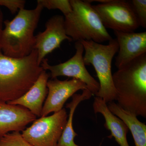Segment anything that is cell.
Here are the masks:
<instances>
[{"mask_svg":"<svg viewBox=\"0 0 146 146\" xmlns=\"http://www.w3.org/2000/svg\"><path fill=\"white\" fill-rule=\"evenodd\" d=\"M117 104L136 117L146 118V53L112 74Z\"/></svg>","mask_w":146,"mask_h":146,"instance_id":"6da1fadb","label":"cell"},{"mask_svg":"<svg viewBox=\"0 0 146 146\" xmlns=\"http://www.w3.org/2000/svg\"><path fill=\"white\" fill-rule=\"evenodd\" d=\"M44 70L35 49L27 56L14 58L0 49V101L8 102L22 96Z\"/></svg>","mask_w":146,"mask_h":146,"instance_id":"7a4b0ae2","label":"cell"},{"mask_svg":"<svg viewBox=\"0 0 146 146\" xmlns=\"http://www.w3.org/2000/svg\"><path fill=\"white\" fill-rule=\"evenodd\" d=\"M43 8L37 2L33 9H21L11 21H4L0 39V49L4 54L14 58L27 56L34 49V32Z\"/></svg>","mask_w":146,"mask_h":146,"instance_id":"3957f363","label":"cell"},{"mask_svg":"<svg viewBox=\"0 0 146 146\" xmlns=\"http://www.w3.org/2000/svg\"><path fill=\"white\" fill-rule=\"evenodd\" d=\"M70 1L72 10L64 18L66 34L72 41L91 40L101 44L112 39L98 14L87 0Z\"/></svg>","mask_w":146,"mask_h":146,"instance_id":"277c9868","label":"cell"},{"mask_svg":"<svg viewBox=\"0 0 146 146\" xmlns=\"http://www.w3.org/2000/svg\"><path fill=\"white\" fill-rule=\"evenodd\" d=\"M80 42L85 51L83 56L84 64L94 66L99 80L100 89L96 96L101 98L107 104L116 101L111 69L112 59L119 50L117 39L112 38L107 45L91 40Z\"/></svg>","mask_w":146,"mask_h":146,"instance_id":"5b68a950","label":"cell"},{"mask_svg":"<svg viewBox=\"0 0 146 146\" xmlns=\"http://www.w3.org/2000/svg\"><path fill=\"white\" fill-rule=\"evenodd\" d=\"M68 115L65 108L49 116L41 117L22 131V136L32 146H57Z\"/></svg>","mask_w":146,"mask_h":146,"instance_id":"8992f818","label":"cell"},{"mask_svg":"<svg viewBox=\"0 0 146 146\" xmlns=\"http://www.w3.org/2000/svg\"><path fill=\"white\" fill-rule=\"evenodd\" d=\"M92 7L106 28L114 31L131 33L140 27L129 1L110 0Z\"/></svg>","mask_w":146,"mask_h":146,"instance_id":"52a82bcc","label":"cell"},{"mask_svg":"<svg viewBox=\"0 0 146 146\" xmlns=\"http://www.w3.org/2000/svg\"><path fill=\"white\" fill-rule=\"evenodd\" d=\"M75 48V54L66 62L52 65L48 63L47 58H44L40 65L44 70L50 71L52 79L63 76L73 78L82 82L86 84L88 90L93 95L96 96L99 90V83L86 69L83 60L84 50L83 45L80 42H76Z\"/></svg>","mask_w":146,"mask_h":146,"instance_id":"ba28073f","label":"cell"},{"mask_svg":"<svg viewBox=\"0 0 146 146\" xmlns=\"http://www.w3.org/2000/svg\"><path fill=\"white\" fill-rule=\"evenodd\" d=\"M34 49L38 54V63L41 64L45 57L58 48L65 40L72 41L66 34L65 18L61 15H56L47 21L46 29L35 36Z\"/></svg>","mask_w":146,"mask_h":146,"instance_id":"9c48e42d","label":"cell"},{"mask_svg":"<svg viewBox=\"0 0 146 146\" xmlns=\"http://www.w3.org/2000/svg\"><path fill=\"white\" fill-rule=\"evenodd\" d=\"M48 94L43 106L41 117H46L51 112H56L63 108L66 102L79 90L87 89L84 82L73 78L60 80L57 78L48 80Z\"/></svg>","mask_w":146,"mask_h":146,"instance_id":"30bf717a","label":"cell"},{"mask_svg":"<svg viewBox=\"0 0 146 146\" xmlns=\"http://www.w3.org/2000/svg\"><path fill=\"white\" fill-rule=\"evenodd\" d=\"M114 32L119 46L115 62V65L118 69L146 53V32Z\"/></svg>","mask_w":146,"mask_h":146,"instance_id":"8fae6325","label":"cell"},{"mask_svg":"<svg viewBox=\"0 0 146 146\" xmlns=\"http://www.w3.org/2000/svg\"><path fill=\"white\" fill-rule=\"evenodd\" d=\"M36 119L25 108L0 101V138L9 132L23 131Z\"/></svg>","mask_w":146,"mask_h":146,"instance_id":"7c38bea8","label":"cell"},{"mask_svg":"<svg viewBox=\"0 0 146 146\" xmlns=\"http://www.w3.org/2000/svg\"><path fill=\"white\" fill-rule=\"evenodd\" d=\"M49 76L46 71L43 70L25 94L19 98L7 103L25 108L36 117H41L44 102L48 94L47 83Z\"/></svg>","mask_w":146,"mask_h":146,"instance_id":"4fadbf2b","label":"cell"},{"mask_svg":"<svg viewBox=\"0 0 146 146\" xmlns=\"http://www.w3.org/2000/svg\"><path fill=\"white\" fill-rule=\"evenodd\" d=\"M93 108L96 115L100 113L104 117V126L111 132L110 137H114L120 146H130L127 138V134L129 130L128 128L122 120L110 110L106 102L101 98L96 96Z\"/></svg>","mask_w":146,"mask_h":146,"instance_id":"5bb4252c","label":"cell"},{"mask_svg":"<svg viewBox=\"0 0 146 146\" xmlns=\"http://www.w3.org/2000/svg\"><path fill=\"white\" fill-rule=\"evenodd\" d=\"M108 107L127 126L132 134L136 146H146V125L136 116L121 108L115 102L107 104Z\"/></svg>","mask_w":146,"mask_h":146,"instance_id":"9a60e30c","label":"cell"},{"mask_svg":"<svg viewBox=\"0 0 146 146\" xmlns=\"http://www.w3.org/2000/svg\"><path fill=\"white\" fill-rule=\"evenodd\" d=\"M82 91V94H74L72 96V101L66 104V108L70 109V112L67 123L58 141L57 146H81L77 145L74 142L75 137L78 135L76 133L73 128L74 114L78 106L81 102L89 99L93 95L88 89Z\"/></svg>","mask_w":146,"mask_h":146,"instance_id":"2e32d148","label":"cell"},{"mask_svg":"<svg viewBox=\"0 0 146 146\" xmlns=\"http://www.w3.org/2000/svg\"><path fill=\"white\" fill-rule=\"evenodd\" d=\"M43 8L49 10L58 9L63 13L64 16L72 12V7L69 0H38Z\"/></svg>","mask_w":146,"mask_h":146,"instance_id":"e0dca14e","label":"cell"},{"mask_svg":"<svg viewBox=\"0 0 146 146\" xmlns=\"http://www.w3.org/2000/svg\"><path fill=\"white\" fill-rule=\"evenodd\" d=\"M0 146H32L20 131L9 133L0 138Z\"/></svg>","mask_w":146,"mask_h":146,"instance_id":"ac0fdd59","label":"cell"},{"mask_svg":"<svg viewBox=\"0 0 146 146\" xmlns=\"http://www.w3.org/2000/svg\"><path fill=\"white\" fill-rule=\"evenodd\" d=\"M139 26L146 28V0L129 1Z\"/></svg>","mask_w":146,"mask_h":146,"instance_id":"d6986e66","label":"cell"},{"mask_svg":"<svg viewBox=\"0 0 146 146\" xmlns=\"http://www.w3.org/2000/svg\"><path fill=\"white\" fill-rule=\"evenodd\" d=\"M25 3V0H0V7H5L12 14H14L24 9Z\"/></svg>","mask_w":146,"mask_h":146,"instance_id":"ffe728a7","label":"cell"},{"mask_svg":"<svg viewBox=\"0 0 146 146\" xmlns=\"http://www.w3.org/2000/svg\"><path fill=\"white\" fill-rule=\"evenodd\" d=\"M3 15L2 11L0 7V39H1V35L3 29Z\"/></svg>","mask_w":146,"mask_h":146,"instance_id":"44dd1931","label":"cell"},{"mask_svg":"<svg viewBox=\"0 0 146 146\" xmlns=\"http://www.w3.org/2000/svg\"><path fill=\"white\" fill-rule=\"evenodd\" d=\"M100 146H104L102 145H100Z\"/></svg>","mask_w":146,"mask_h":146,"instance_id":"7402d4cb","label":"cell"}]
</instances>
